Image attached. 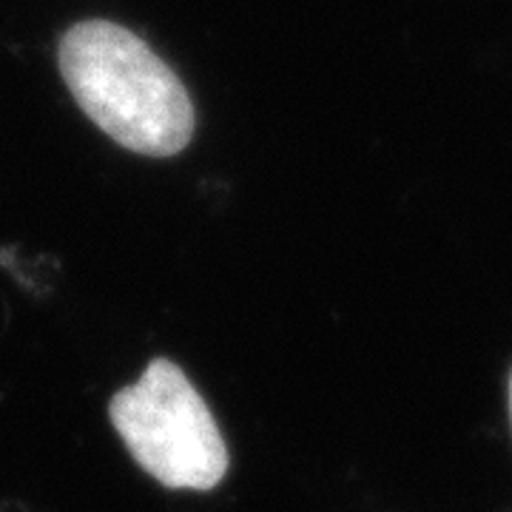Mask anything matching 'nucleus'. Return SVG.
<instances>
[{
    "mask_svg": "<svg viewBox=\"0 0 512 512\" xmlns=\"http://www.w3.org/2000/svg\"><path fill=\"white\" fill-rule=\"evenodd\" d=\"M74 103L117 146L177 157L194 140L197 111L183 80L146 40L111 20H80L57 46Z\"/></svg>",
    "mask_w": 512,
    "mask_h": 512,
    "instance_id": "nucleus-1",
    "label": "nucleus"
},
{
    "mask_svg": "<svg viewBox=\"0 0 512 512\" xmlns=\"http://www.w3.org/2000/svg\"><path fill=\"white\" fill-rule=\"evenodd\" d=\"M109 419L131 458L171 490H214L228 447L208 404L171 359H154L140 382L114 393Z\"/></svg>",
    "mask_w": 512,
    "mask_h": 512,
    "instance_id": "nucleus-2",
    "label": "nucleus"
},
{
    "mask_svg": "<svg viewBox=\"0 0 512 512\" xmlns=\"http://www.w3.org/2000/svg\"><path fill=\"white\" fill-rule=\"evenodd\" d=\"M510 416H512V376H510Z\"/></svg>",
    "mask_w": 512,
    "mask_h": 512,
    "instance_id": "nucleus-3",
    "label": "nucleus"
}]
</instances>
